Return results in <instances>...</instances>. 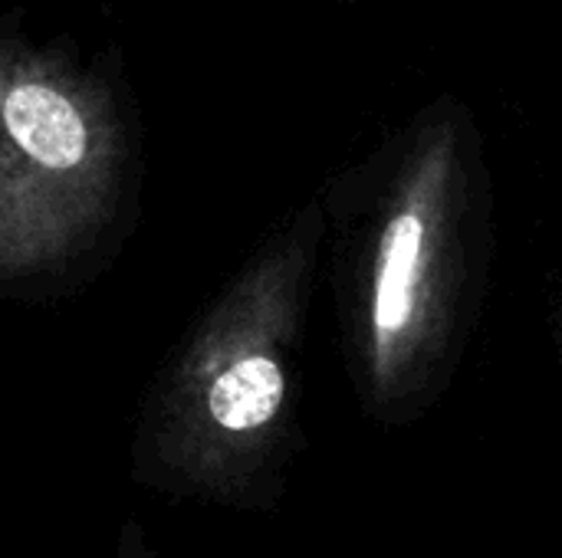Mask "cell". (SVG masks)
Returning <instances> with one entry per match:
<instances>
[{
  "label": "cell",
  "instance_id": "7a4b0ae2",
  "mask_svg": "<svg viewBox=\"0 0 562 558\" xmlns=\"http://www.w3.org/2000/svg\"><path fill=\"white\" fill-rule=\"evenodd\" d=\"M128 141L112 89L56 49L0 46V280L63 270L115 217Z\"/></svg>",
  "mask_w": 562,
  "mask_h": 558
},
{
  "label": "cell",
  "instance_id": "6da1fadb",
  "mask_svg": "<svg viewBox=\"0 0 562 558\" xmlns=\"http://www.w3.org/2000/svg\"><path fill=\"white\" fill-rule=\"evenodd\" d=\"M313 247L306 220L260 247L171 355L132 434L142 490L247 516L283 506L303 447L296 349Z\"/></svg>",
  "mask_w": 562,
  "mask_h": 558
},
{
  "label": "cell",
  "instance_id": "277c9868",
  "mask_svg": "<svg viewBox=\"0 0 562 558\" xmlns=\"http://www.w3.org/2000/svg\"><path fill=\"white\" fill-rule=\"evenodd\" d=\"M115 558H171V556H168V553H161V549L151 543V536L145 533V526H142L135 516H128V520H122L119 536H115Z\"/></svg>",
  "mask_w": 562,
  "mask_h": 558
},
{
  "label": "cell",
  "instance_id": "3957f363",
  "mask_svg": "<svg viewBox=\"0 0 562 558\" xmlns=\"http://www.w3.org/2000/svg\"><path fill=\"white\" fill-rule=\"evenodd\" d=\"M464 158L451 122L428 125L408 148L372 237L359 388L366 411L402 424L438 395L454 342L464 270Z\"/></svg>",
  "mask_w": 562,
  "mask_h": 558
}]
</instances>
